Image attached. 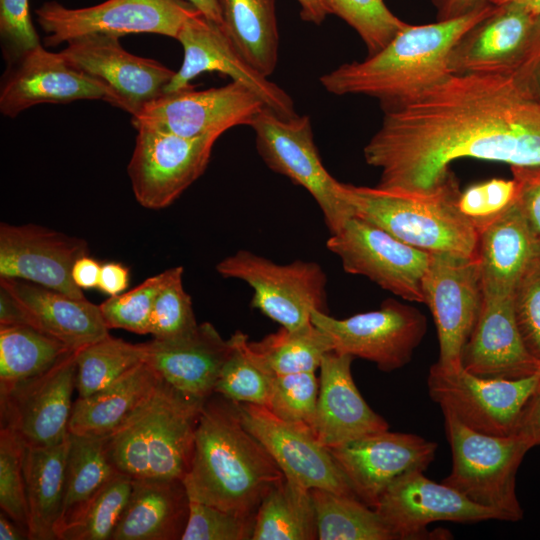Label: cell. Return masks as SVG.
I'll use <instances>...</instances> for the list:
<instances>
[{"label":"cell","mask_w":540,"mask_h":540,"mask_svg":"<svg viewBox=\"0 0 540 540\" xmlns=\"http://www.w3.org/2000/svg\"><path fill=\"white\" fill-rule=\"evenodd\" d=\"M382 110L363 149L380 188L429 192L462 158L540 165V100L519 75L451 74Z\"/></svg>","instance_id":"obj_1"},{"label":"cell","mask_w":540,"mask_h":540,"mask_svg":"<svg viewBox=\"0 0 540 540\" xmlns=\"http://www.w3.org/2000/svg\"><path fill=\"white\" fill-rule=\"evenodd\" d=\"M283 479L265 447L243 426L234 403L207 398L183 479L189 499L255 518L264 497Z\"/></svg>","instance_id":"obj_2"},{"label":"cell","mask_w":540,"mask_h":540,"mask_svg":"<svg viewBox=\"0 0 540 540\" xmlns=\"http://www.w3.org/2000/svg\"><path fill=\"white\" fill-rule=\"evenodd\" d=\"M495 7L489 3L458 18L408 24L380 51L340 65L322 75L320 83L334 95L376 98L381 108L406 101L451 75L454 45Z\"/></svg>","instance_id":"obj_3"},{"label":"cell","mask_w":540,"mask_h":540,"mask_svg":"<svg viewBox=\"0 0 540 540\" xmlns=\"http://www.w3.org/2000/svg\"><path fill=\"white\" fill-rule=\"evenodd\" d=\"M460 192L452 171L425 193L344 183L353 216L430 254L477 257V227L458 207Z\"/></svg>","instance_id":"obj_4"},{"label":"cell","mask_w":540,"mask_h":540,"mask_svg":"<svg viewBox=\"0 0 540 540\" xmlns=\"http://www.w3.org/2000/svg\"><path fill=\"white\" fill-rule=\"evenodd\" d=\"M204 402L162 380L150 400L107 436V453L116 470L132 479L183 480Z\"/></svg>","instance_id":"obj_5"},{"label":"cell","mask_w":540,"mask_h":540,"mask_svg":"<svg viewBox=\"0 0 540 540\" xmlns=\"http://www.w3.org/2000/svg\"><path fill=\"white\" fill-rule=\"evenodd\" d=\"M443 415L452 451V470L442 483L474 503L498 511L505 521L521 520L523 510L515 479L531 447L515 434H482L463 425L448 411H443Z\"/></svg>","instance_id":"obj_6"},{"label":"cell","mask_w":540,"mask_h":540,"mask_svg":"<svg viewBox=\"0 0 540 540\" xmlns=\"http://www.w3.org/2000/svg\"><path fill=\"white\" fill-rule=\"evenodd\" d=\"M249 126L265 164L310 193L330 233L338 231L353 216L352 210L345 198L344 183L337 181L321 161L310 117H283L263 107Z\"/></svg>","instance_id":"obj_7"},{"label":"cell","mask_w":540,"mask_h":540,"mask_svg":"<svg viewBox=\"0 0 540 540\" xmlns=\"http://www.w3.org/2000/svg\"><path fill=\"white\" fill-rule=\"evenodd\" d=\"M216 271L247 283L253 290L252 307L286 329L311 323L314 310L327 313V277L316 262L278 264L239 250L221 260Z\"/></svg>","instance_id":"obj_8"},{"label":"cell","mask_w":540,"mask_h":540,"mask_svg":"<svg viewBox=\"0 0 540 540\" xmlns=\"http://www.w3.org/2000/svg\"><path fill=\"white\" fill-rule=\"evenodd\" d=\"M540 373L520 379L486 378L462 365L444 367L437 362L428 373L431 399L466 427L487 435L515 432L521 413L539 386Z\"/></svg>","instance_id":"obj_9"},{"label":"cell","mask_w":540,"mask_h":540,"mask_svg":"<svg viewBox=\"0 0 540 540\" xmlns=\"http://www.w3.org/2000/svg\"><path fill=\"white\" fill-rule=\"evenodd\" d=\"M197 11L183 0H106L83 8H68L50 1L35 12L46 34L45 45L57 46L91 34L120 38L153 33L176 39L185 20Z\"/></svg>","instance_id":"obj_10"},{"label":"cell","mask_w":540,"mask_h":540,"mask_svg":"<svg viewBox=\"0 0 540 540\" xmlns=\"http://www.w3.org/2000/svg\"><path fill=\"white\" fill-rule=\"evenodd\" d=\"M127 172L137 202L148 209L171 205L205 171L221 136L183 137L139 125Z\"/></svg>","instance_id":"obj_11"},{"label":"cell","mask_w":540,"mask_h":540,"mask_svg":"<svg viewBox=\"0 0 540 540\" xmlns=\"http://www.w3.org/2000/svg\"><path fill=\"white\" fill-rule=\"evenodd\" d=\"M311 321L330 337L333 351L371 361L385 372L411 360L427 329L419 310L394 299L385 300L377 310L344 319L314 310Z\"/></svg>","instance_id":"obj_12"},{"label":"cell","mask_w":540,"mask_h":540,"mask_svg":"<svg viewBox=\"0 0 540 540\" xmlns=\"http://www.w3.org/2000/svg\"><path fill=\"white\" fill-rule=\"evenodd\" d=\"M540 57V16L527 7L496 5L468 29L449 57L451 74L518 75Z\"/></svg>","instance_id":"obj_13"},{"label":"cell","mask_w":540,"mask_h":540,"mask_svg":"<svg viewBox=\"0 0 540 540\" xmlns=\"http://www.w3.org/2000/svg\"><path fill=\"white\" fill-rule=\"evenodd\" d=\"M326 246L347 273L365 276L404 300L423 303L430 253L355 216L330 235Z\"/></svg>","instance_id":"obj_14"},{"label":"cell","mask_w":540,"mask_h":540,"mask_svg":"<svg viewBox=\"0 0 540 540\" xmlns=\"http://www.w3.org/2000/svg\"><path fill=\"white\" fill-rule=\"evenodd\" d=\"M76 372L74 351L42 374L0 388V426L11 429L26 447L67 440Z\"/></svg>","instance_id":"obj_15"},{"label":"cell","mask_w":540,"mask_h":540,"mask_svg":"<svg viewBox=\"0 0 540 540\" xmlns=\"http://www.w3.org/2000/svg\"><path fill=\"white\" fill-rule=\"evenodd\" d=\"M74 68L106 89L112 106L132 116L161 95L175 74L150 58L125 50L119 37L91 34L73 39L60 51Z\"/></svg>","instance_id":"obj_16"},{"label":"cell","mask_w":540,"mask_h":540,"mask_svg":"<svg viewBox=\"0 0 540 540\" xmlns=\"http://www.w3.org/2000/svg\"><path fill=\"white\" fill-rule=\"evenodd\" d=\"M425 303L436 325L439 358L444 367L461 365L463 348L475 326L482 283L477 257L431 253L422 281Z\"/></svg>","instance_id":"obj_17"},{"label":"cell","mask_w":540,"mask_h":540,"mask_svg":"<svg viewBox=\"0 0 540 540\" xmlns=\"http://www.w3.org/2000/svg\"><path fill=\"white\" fill-rule=\"evenodd\" d=\"M176 39L183 47V62L164 94L193 87L191 81L202 73L219 72L249 89L276 114L297 115L292 98L243 58L221 25L199 11L185 20Z\"/></svg>","instance_id":"obj_18"},{"label":"cell","mask_w":540,"mask_h":540,"mask_svg":"<svg viewBox=\"0 0 540 540\" xmlns=\"http://www.w3.org/2000/svg\"><path fill=\"white\" fill-rule=\"evenodd\" d=\"M374 509L398 540L448 539V531L430 532L438 521L460 523L505 521L498 511L476 504L444 483H436L423 472L406 473L391 483Z\"/></svg>","instance_id":"obj_19"},{"label":"cell","mask_w":540,"mask_h":540,"mask_svg":"<svg viewBox=\"0 0 540 540\" xmlns=\"http://www.w3.org/2000/svg\"><path fill=\"white\" fill-rule=\"evenodd\" d=\"M264 103L243 85L229 84L205 90L194 86L163 94L132 116L135 127L145 125L183 137L222 135L239 125H250Z\"/></svg>","instance_id":"obj_20"},{"label":"cell","mask_w":540,"mask_h":540,"mask_svg":"<svg viewBox=\"0 0 540 540\" xmlns=\"http://www.w3.org/2000/svg\"><path fill=\"white\" fill-rule=\"evenodd\" d=\"M233 403L243 426L265 447L287 480L309 490L357 498L329 449L309 427L284 421L263 406Z\"/></svg>","instance_id":"obj_21"},{"label":"cell","mask_w":540,"mask_h":540,"mask_svg":"<svg viewBox=\"0 0 540 540\" xmlns=\"http://www.w3.org/2000/svg\"><path fill=\"white\" fill-rule=\"evenodd\" d=\"M437 444L412 433L379 431L329 448L357 498L374 508L400 476L424 472L435 458Z\"/></svg>","instance_id":"obj_22"},{"label":"cell","mask_w":540,"mask_h":540,"mask_svg":"<svg viewBox=\"0 0 540 540\" xmlns=\"http://www.w3.org/2000/svg\"><path fill=\"white\" fill-rule=\"evenodd\" d=\"M84 255L88 245L82 238L35 224H0V277L85 299L72 279L73 265Z\"/></svg>","instance_id":"obj_23"},{"label":"cell","mask_w":540,"mask_h":540,"mask_svg":"<svg viewBox=\"0 0 540 540\" xmlns=\"http://www.w3.org/2000/svg\"><path fill=\"white\" fill-rule=\"evenodd\" d=\"M79 100L110 103L104 87L41 44L9 63L0 89V111L10 118L42 103Z\"/></svg>","instance_id":"obj_24"},{"label":"cell","mask_w":540,"mask_h":540,"mask_svg":"<svg viewBox=\"0 0 540 540\" xmlns=\"http://www.w3.org/2000/svg\"><path fill=\"white\" fill-rule=\"evenodd\" d=\"M462 367L486 378L520 379L540 373V360L527 349L513 307V292L482 290L475 326L461 354Z\"/></svg>","instance_id":"obj_25"},{"label":"cell","mask_w":540,"mask_h":540,"mask_svg":"<svg viewBox=\"0 0 540 540\" xmlns=\"http://www.w3.org/2000/svg\"><path fill=\"white\" fill-rule=\"evenodd\" d=\"M354 357L331 351L320 365L319 394L312 432L326 448L389 429L357 389L351 364Z\"/></svg>","instance_id":"obj_26"},{"label":"cell","mask_w":540,"mask_h":540,"mask_svg":"<svg viewBox=\"0 0 540 540\" xmlns=\"http://www.w3.org/2000/svg\"><path fill=\"white\" fill-rule=\"evenodd\" d=\"M145 361L159 377L177 390L206 400L214 394L222 366L231 350L210 323H201L189 335L145 343Z\"/></svg>","instance_id":"obj_27"},{"label":"cell","mask_w":540,"mask_h":540,"mask_svg":"<svg viewBox=\"0 0 540 540\" xmlns=\"http://www.w3.org/2000/svg\"><path fill=\"white\" fill-rule=\"evenodd\" d=\"M20 305L27 324L61 341L73 351L109 335L99 305L20 279L0 277Z\"/></svg>","instance_id":"obj_28"},{"label":"cell","mask_w":540,"mask_h":540,"mask_svg":"<svg viewBox=\"0 0 540 540\" xmlns=\"http://www.w3.org/2000/svg\"><path fill=\"white\" fill-rule=\"evenodd\" d=\"M476 227L482 290L512 293L527 268L540 257L539 241L516 201Z\"/></svg>","instance_id":"obj_29"},{"label":"cell","mask_w":540,"mask_h":540,"mask_svg":"<svg viewBox=\"0 0 540 540\" xmlns=\"http://www.w3.org/2000/svg\"><path fill=\"white\" fill-rule=\"evenodd\" d=\"M189 510L183 480L132 479L129 500L111 540L181 539Z\"/></svg>","instance_id":"obj_30"},{"label":"cell","mask_w":540,"mask_h":540,"mask_svg":"<svg viewBox=\"0 0 540 540\" xmlns=\"http://www.w3.org/2000/svg\"><path fill=\"white\" fill-rule=\"evenodd\" d=\"M162 379L142 362L119 379L73 403L69 432L106 437L123 426L153 396Z\"/></svg>","instance_id":"obj_31"},{"label":"cell","mask_w":540,"mask_h":540,"mask_svg":"<svg viewBox=\"0 0 540 540\" xmlns=\"http://www.w3.org/2000/svg\"><path fill=\"white\" fill-rule=\"evenodd\" d=\"M70 436V435H69ZM69 437L49 447L24 446L23 473L30 540H57Z\"/></svg>","instance_id":"obj_32"},{"label":"cell","mask_w":540,"mask_h":540,"mask_svg":"<svg viewBox=\"0 0 540 540\" xmlns=\"http://www.w3.org/2000/svg\"><path fill=\"white\" fill-rule=\"evenodd\" d=\"M106 437L70 433L64 495L56 536L73 524L100 491L120 472L109 459Z\"/></svg>","instance_id":"obj_33"},{"label":"cell","mask_w":540,"mask_h":540,"mask_svg":"<svg viewBox=\"0 0 540 540\" xmlns=\"http://www.w3.org/2000/svg\"><path fill=\"white\" fill-rule=\"evenodd\" d=\"M222 27L229 39L258 72L269 77L279 54L275 0H218Z\"/></svg>","instance_id":"obj_34"},{"label":"cell","mask_w":540,"mask_h":540,"mask_svg":"<svg viewBox=\"0 0 540 540\" xmlns=\"http://www.w3.org/2000/svg\"><path fill=\"white\" fill-rule=\"evenodd\" d=\"M253 361L269 376L316 371L333 351L330 337L311 323L294 330L281 329L260 341H247Z\"/></svg>","instance_id":"obj_35"},{"label":"cell","mask_w":540,"mask_h":540,"mask_svg":"<svg viewBox=\"0 0 540 540\" xmlns=\"http://www.w3.org/2000/svg\"><path fill=\"white\" fill-rule=\"evenodd\" d=\"M251 539H318L310 490L284 477L262 500L255 514Z\"/></svg>","instance_id":"obj_36"},{"label":"cell","mask_w":540,"mask_h":540,"mask_svg":"<svg viewBox=\"0 0 540 540\" xmlns=\"http://www.w3.org/2000/svg\"><path fill=\"white\" fill-rule=\"evenodd\" d=\"M319 540H398L372 507L356 497L310 489Z\"/></svg>","instance_id":"obj_37"},{"label":"cell","mask_w":540,"mask_h":540,"mask_svg":"<svg viewBox=\"0 0 540 540\" xmlns=\"http://www.w3.org/2000/svg\"><path fill=\"white\" fill-rule=\"evenodd\" d=\"M71 352L30 325H0V388L42 374Z\"/></svg>","instance_id":"obj_38"},{"label":"cell","mask_w":540,"mask_h":540,"mask_svg":"<svg viewBox=\"0 0 540 540\" xmlns=\"http://www.w3.org/2000/svg\"><path fill=\"white\" fill-rule=\"evenodd\" d=\"M146 359L145 343L110 335L76 351V390L87 397L113 383Z\"/></svg>","instance_id":"obj_39"},{"label":"cell","mask_w":540,"mask_h":540,"mask_svg":"<svg viewBox=\"0 0 540 540\" xmlns=\"http://www.w3.org/2000/svg\"><path fill=\"white\" fill-rule=\"evenodd\" d=\"M231 350L220 371L214 393L227 400L267 407L271 376L250 357L248 336L236 331L230 338Z\"/></svg>","instance_id":"obj_40"},{"label":"cell","mask_w":540,"mask_h":540,"mask_svg":"<svg viewBox=\"0 0 540 540\" xmlns=\"http://www.w3.org/2000/svg\"><path fill=\"white\" fill-rule=\"evenodd\" d=\"M131 490L132 478L118 473L80 517L58 535V540H111Z\"/></svg>","instance_id":"obj_41"},{"label":"cell","mask_w":540,"mask_h":540,"mask_svg":"<svg viewBox=\"0 0 540 540\" xmlns=\"http://www.w3.org/2000/svg\"><path fill=\"white\" fill-rule=\"evenodd\" d=\"M329 14L352 27L368 55L384 48L408 23L394 15L383 0H322Z\"/></svg>","instance_id":"obj_42"},{"label":"cell","mask_w":540,"mask_h":540,"mask_svg":"<svg viewBox=\"0 0 540 540\" xmlns=\"http://www.w3.org/2000/svg\"><path fill=\"white\" fill-rule=\"evenodd\" d=\"M175 271L176 267L167 269L147 278L132 290L110 296L101 303L99 307L107 327L148 334L155 299Z\"/></svg>","instance_id":"obj_43"},{"label":"cell","mask_w":540,"mask_h":540,"mask_svg":"<svg viewBox=\"0 0 540 540\" xmlns=\"http://www.w3.org/2000/svg\"><path fill=\"white\" fill-rule=\"evenodd\" d=\"M318 394L319 378L316 371L273 376L266 408L284 421L312 430Z\"/></svg>","instance_id":"obj_44"},{"label":"cell","mask_w":540,"mask_h":540,"mask_svg":"<svg viewBox=\"0 0 540 540\" xmlns=\"http://www.w3.org/2000/svg\"><path fill=\"white\" fill-rule=\"evenodd\" d=\"M183 267L176 271L157 295L150 316L149 332L154 339L171 340L192 333L197 327L190 295L182 283Z\"/></svg>","instance_id":"obj_45"},{"label":"cell","mask_w":540,"mask_h":540,"mask_svg":"<svg viewBox=\"0 0 540 540\" xmlns=\"http://www.w3.org/2000/svg\"><path fill=\"white\" fill-rule=\"evenodd\" d=\"M23 455L24 444L19 437L11 429L0 426L1 511L28 531Z\"/></svg>","instance_id":"obj_46"},{"label":"cell","mask_w":540,"mask_h":540,"mask_svg":"<svg viewBox=\"0 0 540 540\" xmlns=\"http://www.w3.org/2000/svg\"><path fill=\"white\" fill-rule=\"evenodd\" d=\"M254 518L190 500L188 521L181 540H248Z\"/></svg>","instance_id":"obj_47"},{"label":"cell","mask_w":540,"mask_h":540,"mask_svg":"<svg viewBox=\"0 0 540 540\" xmlns=\"http://www.w3.org/2000/svg\"><path fill=\"white\" fill-rule=\"evenodd\" d=\"M513 307L527 349L540 360V257L532 262L516 284Z\"/></svg>","instance_id":"obj_48"},{"label":"cell","mask_w":540,"mask_h":540,"mask_svg":"<svg viewBox=\"0 0 540 540\" xmlns=\"http://www.w3.org/2000/svg\"><path fill=\"white\" fill-rule=\"evenodd\" d=\"M515 180L493 178L475 183L460 192L458 207L475 225L506 210L516 199Z\"/></svg>","instance_id":"obj_49"},{"label":"cell","mask_w":540,"mask_h":540,"mask_svg":"<svg viewBox=\"0 0 540 540\" xmlns=\"http://www.w3.org/2000/svg\"><path fill=\"white\" fill-rule=\"evenodd\" d=\"M0 35L8 63L41 44L30 15L29 0H0Z\"/></svg>","instance_id":"obj_50"},{"label":"cell","mask_w":540,"mask_h":540,"mask_svg":"<svg viewBox=\"0 0 540 540\" xmlns=\"http://www.w3.org/2000/svg\"><path fill=\"white\" fill-rule=\"evenodd\" d=\"M510 168L517 185L515 201L540 243V165Z\"/></svg>","instance_id":"obj_51"},{"label":"cell","mask_w":540,"mask_h":540,"mask_svg":"<svg viewBox=\"0 0 540 540\" xmlns=\"http://www.w3.org/2000/svg\"><path fill=\"white\" fill-rule=\"evenodd\" d=\"M514 434L531 448L540 445V386L525 405Z\"/></svg>","instance_id":"obj_52"},{"label":"cell","mask_w":540,"mask_h":540,"mask_svg":"<svg viewBox=\"0 0 540 540\" xmlns=\"http://www.w3.org/2000/svg\"><path fill=\"white\" fill-rule=\"evenodd\" d=\"M129 284V269L118 262L102 264L98 289L109 296L121 294Z\"/></svg>","instance_id":"obj_53"},{"label":"cell","mask_w":540,"mask_h":540,"mask_svg":"<svg viewBox=\"0 0 540 540\" xmlns=\"http://www.w3.org/2000/svg\"><path fill=\"white\" fill-rule=\"evenodd\" d=\"M102 264L88 255L80 257L73 265L72 279L81 290L98 288Z\"/></svg>","instance_id":"obj_54"},{"label":"cell","mask_w":540,"mask_h":540,"mask_svg":"<svg viewBox=\"0 0 540 540\" xmlns=\"http://www.w3.org/2000/svg\"><path fill=\"white\" fill-rule=\"evenodd\" d=\"M438 21L464 16L487 4L489 0H431Z\"/></svg>","instance_id":"obj_55"},{"label":"cell","mask_w":540,"mask_h":540,"mask_svg":"<svg viewBox=\"0 0 540 540\" xmlns=\"http://www.w3.org/2000/svg\"><path fill=\"white\" fill-rule=\"evenodd\" d=\"M27 324L25 313L17 301L0 287V325Z\"/></svg>","instance_id":"obj_56"},{"label":"cell","mask_w":540,"mask_h":540,"mask_svg":"<svg viewBox=\"0 0 540 540\" xmlns=\"http://www.w3.org/2000/svg\"><path fill=\"white\" fill-rule=\"evenodd\" d=\"M300 7V17L316 25L321 24L329 14L322 0H297Z\"/></svg>","instance_id":"obj_57"},{"label":"cell","mask_w":540,"mask_h":540,"mask_svg":"<svg viewBox=\"0 0 540 540\" xmlns=\"http://www.w3.org/2000/svg\"><path fill=\"white\" fill-rule=\"evenodd\" d=\"M0 539L1 540H24L30 539L26 529L12 520L6 513H0Z\"/></svg>","instance_id":"obj_58"},{"label":"cell","mask_w":540,"mask_h":540,"mask_svg":"<svg viewBox=\"0 0 540 540\" xmlns=\"http://www.w3.org/2000/svg\"><path fill=\"white\" fill-rule=\"evenodd\" d=\"M188 2L206 18L222 26V16L218 0H188Z\"/></svg>","instance_id":"obj_59"},{"label":"cell","mask_w":540,"mask_h":540,"mask_svg":"<svg viewBox=\"0 0 540 540\" xmlns=\"http://www.w3.org/2000/svg\"><path fill=\"white\" fill-rule=\"evenodd\" d=\"M519 76L524 79L531 92L540 100V57L526 73Z\"/></svg>","instance_id":"obj_60"},{"label":"cell","mask_w":540,"mask_h":540,"mask_svg":"<svg viewBox=\"0 0 540 540\" xmlns=\"http://www.w3.org/2000/svg\"><path fill=\"white\" fill-rule=\"evenodd\" d=\"M489 3L493 5H503L507 3L520 4L540 16V0H489Z\"/></svg>","instance_id":"obj_61"},{"label":"cell","mask_w":540,"mask_h":540,"mask_svg":"<svg viewBox=\"0 0 540 540\" xmlns=\"http://www.w3.org/2000/svg\"><path fill=\"white\" fill-rule=\"evenodd\" d=\"M539 386H540V382H539Z\"/></svg>","instance_id":"obj_62"}]
</instances>
